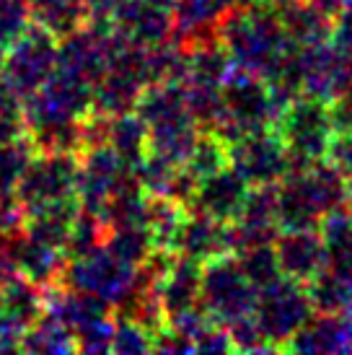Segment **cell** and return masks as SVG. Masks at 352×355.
I'll return each instance as SVG.
<instances>
[{
	"instance_id": "4",
	"label": "cell",
	"mask_w": 352,
	"mask_h": 355,
	"mask_svg": "<svg viewBox=\"0 0 352 355\" xmlns=\"http://www.w3.org/2000/svg\"><path fill=\"white\" fill-rule=\"evenodd\" d=\"M24 216L78 198V153L37 150L13 192Z\"/></svg>"
},
{
	"instance_id": "2",
	"label": "cell",
	"mask_w": 352,
	"mask_h": 355,
	"mask_svg": "<svg viewBox=\"0 0 352 355\" xmlns=\"http://www.w3.org/2000/svg\"><path fill=\"white\" fill-rule=\"evenodd\" d=\"M283 109L267 80L234 68L223 86V119L213 135L231 143L249 132L270 130L277 125Z\"/></svg>"
},
{
	"instance_id": "7",
	"label": "cell",
	"mask_w": 352,
	"mask_h": 355,
	"mask_svg": "<svg viewBox=\"0 0 352 355\" xmlns=\"http://www.w3.org/2000/svg\"><path fill=\"white\" fill-rule=\"evenodd\" d=\"M308 293L298 280L288 275L274 277L272 283L259 288L254 306V319L270 347H288L298 329L308 322Z\"/></svg>"
},
{
	"instance_id": "18",
	"label": "cell",
	"mask_w": 352,
	"mask_h": 355,
	"mask_svg": "<svg viewBox=\"0 0 352 355\" xmlns=\"http://www.w3.org/2000/svg\"><path fill=\"white\" fill-rule=\"evenodd\" d=\"M19 350H29V353H70L78 350L76 337L65 324H60L58 319L49 314H42V319L31 327L26 335L21 337Z\"/></svg>"
},
{
	"instance_id": "3",
	"label": "cell",
	"mask_w": 352,
	"mask_h": 355,
	"mask_svg": "<svg viewBox=\"0 0 352 355\" xmlns=\"http://www.w3.org/2000/svg\"><path fill=\"white\" fill-rule=\"evenodd\" d=\"M256 296H259V288L249 280L234 252L202 265L200 304L213 322L231 327L246 316H252Z\"/></svg>"
},
{
	"instance_id": "5",
	"label": "cell",
	"mask_w": 352,
	"mask_h": 355,
	"mask_svg": "<svg viewBox=\"0 0 352 355\" xmlns=\"http://www.w3.org/2000/svg\"><path fill=\"white\" fill-rule=\"evenodd\" d=\"M60 62V40L39 24H31L6 55L0 80L26 99L52 78Z\"/></svg>"
},
{
	"instance_id": "24",
	"label": "cell",
	"mask_w": 352,
	"mask_h": 355,
	"mask_svg": "<svg viewBox=\"0 0 352 355\" xmlns=\"http://www.w3.org/2000/svg\"><path fill=\"white\" fill-rule=\"evenodd\" d=\"M262 3L272 6V8H277V10H283L285 6H290V3H295V0H262Z\"/></svg>"
},
{
	"instance_id": "20",
	"label": "cell",
	"mask_w": 352,
	"mask_h": 355,
	"mask_svg": "<svg viewBox=\"0 0 352 355\" xmlns=\"http://www.w3.org/2000/svg\"><path fill=\"white\" fill-rule=\"evenodd\" d=\"M238 262L244 267V272L256 288L272 283L274 277H280V262H277V252L274 244H262V247H249L238 252Z\"/></svg>"
},
{
	"instance_id": "9",
	"label": "cell",
	"mask_w": 352,
	"mask_h": 355,
	"mask_svg": "<svg viewBox=\"0 0 352 355\" xmlns=\"http://www.w3.org/2000/svg\"><path fill=\"white\" fill-rule=\"evenodd\" d=\"M44 314V293L34 280L6 272L0 277V353L19 350L21 337Z\"/></svg>"
},
{
	"instance_id": "25",
	"label": "cell",
	"mask_w": 352,
	"mask_h": 355,
	"mask_svg": "<svg viewBox=\"0 0 352 355\" xmlns=\"http://www.w3.org/2000/svg\"><path fill=\"white\" fill-rule=\"evenodd\" d=\"M3 62H6V47H0V73H3Z\"/></svg>"
},
{
	"instance_id": "14",
	"label": "cell",
	"mask_w": 352,
	"mask_h": 355,
	"mask_svg": "<svg viewBox=\"0 0 352 355\" xmlns=\"http://www.w3.org/2000/svg\"><path fill=\"white\" fill-rule=\"evenodd\" d=\"M274 252L280 262V272L303 283L316 275L322 265V241L308 228H288L274 239Z\"/></svg>"
},
{
	"instance_id": "17",
	"label": "cell",
	"mask_w": 352,
	"mask_h": 355,
	"mask_svg": "<svg viewBox=\"0 0 352 355\" xmlns=\"http://www.w3.org/2000/svg\"><path fill=\"white\" fill-rule=\"evenodd\" d=\"M280 19H283V29L288 34V40L293 42L295 47L319 44L324 34V21L313 6H308L303 0H295L280 10Z\"/></svg>"
},
{
	"instance_id": "19",
	"label": "cell",
	"mask_w": 352,
	"mask_h": 355,
	"mask_svg": "<svg viewBox=\"0 0 352 355\" xmlns=\"http://www.w3.org/2000/svg\"><path fill=\"white\" fill-rule=\"evenodd\" d=\"M34 153H37V148L29 140V135L0 143V195L3 198H13V192L19 187L21 177H24Z\"/></svg>"
},
{
	"instance_id": "11",
	"label": "cell",
	"mask_w": 352,
	"mask_h": 355,
	"mask_svg": "<svg viewBox=\"0 0 352 355\" xmlns=\"http://www.w3.org/2000/svg\"><path fill=\"white\" fill-rule=\"evenodd\" d=\"M329 117L319 101L293 99L283 109L274 130L280 132L293 161H311L326 146Z\"/></svg>"
},
{
	"instance_id": "13",
	"label": "cell",
	"mask_w": 352,
	"mask_h": 355,
	"mask_svg": "<svg viewBox=\"0 0 352 355\" xmlns=\"http://www.w3.org/2000/svg\"><path fill=\"white\" fill-rule=\"evenodd\" d=\"M112 29L125 44L156 47L174 40V16L171 8L150 0H125V6L112 21Z\"/></svg>"
},
{
	"instance_id": "16",
	"label": "cell",
	"mask_w": 352,
	"mask_h": 355,
	"mask_svg": "<svg viewBox=\"0 0 352 355\" xmlns=\"http://www.w3.org/2000/svg\"><path fill=\"white\" fill-rule=\"evenodd\" d=\"M34 24L52 31L58 40L88 24L83 0H29Z\"/></svg>"
},
{
	"instance_id": "22",
	"label": "cell",
	"mask_w": 352,
	"mask_h": 355,
	"mask_svg": "<svg viewBox=\"0 0 352 355\" xmlns=\"http://www.w3.org/2000/svg\"><path fill=\"white\" fill-rule=\"evenodd\" d=\"M153 340H156V335L148 327H143L130 316H122V322L114 324L112 350L114 353H143V350H153Z\"/></svg>"
},
{
	"instance_id": "15",
	"label": "cell",
	"mask_w": 352,
	"mask_h": 355,
	"mask_svg": "<svg viewBox=\"0 0 352 355\" xmlns=\"http://www.w3.org/2000/svg\"><path fill=\"white\" fill-rule=\"evenodd\" d=\"M107 146L135 168L137 161L148 153V125L143 122V117L137 112L109 117Z\"/></svg>"
},
{
	"instance_id": "23",
	"label": "cell",
	"mask_w": 352,
	"mask_h": 355,
	"mask_svg": "<svg viewBox=\"0 0 352 355\" xmlns=\"http://www.w3.org/2000/svg\"><path fill=\"white\" fill-rule=\"evenodd\" d=\"M83 6H86L88 24L112 26V21L119 13V8L125 6V0H83Z\"/></svg>"
},
{
	"instance_id": "12",
	"label": "cell",
	"mask_w": 352,
	"mask_h": 355,
	"mask_svg": "<svg viewBox=\"0 0 352 355\" xmlns=\"http://www.w3.org/2000/svg\"><path fill=\"white\" fill-rule=\"evenodd\" d=\"M249 187L252 184L228 164V166L218 168V171H213V174H207V177L197 182L195 195L186 202V210H195V213L231 223L241 213V205H244L246 195H249Z\"/></svg>"
},
{
	"instance_id": "6",
	"label": "cell",
	"mask_w": 352,
	"mask_h": 355,
	"mask_svg": "<svg viewBox=\"0 0 352 355\" xmlns=\"http://www.w3.org/2000/svg\"><path fill=\"white\" fill-rule=\"evenodd\" d=\"M137 267L140 265H130L127 259L117 257L107 244H98L86 254L70 257L60 280L65 286L80 288V291L104 298L107 304L119 306L135 286Z\"/></svg>"
},
{
	"instance_id": "8",
	"label": "cell",
	"mask_w": 352,
	"mask_h": 355,
	"mask_svg": "<svg viewBox=\"0 0 352 355\" xmlns=\"http://www.w3.org/2000/svg\"><path fill=\"white\" fill-rule=\"evenodd\" d=\"M228 164L252 187H256V184H280V179L293 166V158H290L285 140L280 138V132L270 128L231 140Z\"/></svg>"
},
{
	"instance_id": "1",
	"label": "cell",
	"mask_w": 352,
	"mask_h": 355,
	"mask_svg": "<svg viewBox=\"0 0 352 355\" xmlns=\"http://www.w3.org/2000/svg\"><path fill=\"white\" fill-rule=\"evenodd\" d=\"M220 44L236 70L264 80L272 78L295 50L283 29L280 10L267 3L231 10L220 26Z\"/></svg>"
},
{
	"instance_id": "21",
	"label": "cell",
	"mask_w": 352,
	"mask_h": 355,
	"mask_svg": "<svg viewBox=\"0 0 352 355\" xmlns=\"http://www.w3.org/2000/svg\"><path fill=\"white\" fill-rule=\"evenodd\" d=\"M31 21L29 0H0V47H10Z\"/></svg>"
},
{
	"instance_id": "10",
	"label": "cell",
	"mask_w": 352,
	"mask_h": 355,
	"mask_svg": "<svg viewBox=\"0 0 352 355\" xmlns=\"http://www.w3.org/2000/svg\"><path fill=\"white\" fill-rule=\"evenodd\" d=\"M168 252L182 257V259L197 262V265H205L210 259L231 254L234 252L231 223L195 213V210H186L179 228H176L174 239H171Z\"/></svg>"
}]
</instances>
